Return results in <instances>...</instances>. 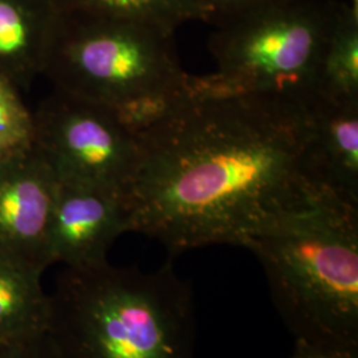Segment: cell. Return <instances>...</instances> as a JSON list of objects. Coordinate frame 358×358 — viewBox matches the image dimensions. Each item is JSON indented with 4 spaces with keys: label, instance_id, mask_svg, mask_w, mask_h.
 I'll use <instances>...</instances> for the list:
<instances>
[{
    "label": "cell",
    "instance_id": "6da1fadb",
    "mask_svg": "<svg viewBox=\"0 0 358 358\" xmlns=\"http://www.w3.org/2000/svg\"><path fill=\"white\" fill-rule=\"evenodd\" d=\"M136 136L129 231L170 251L245 247L276 217L332 192L309 165L308 100L210 92L190 76V94Z\"/></svg>",
    "mask_w": 358,
    "mask_h": 358
},
{
    "label": "cell",
    "instance_id": "7a4b0ae2",
    "mask_svg": "<svg viewBox=\"0 0 358 358\" xmlns=\"http://www.w3.org/2000/svg\"><path fill=\"white\" fill-rule=\"evenodd\" d=\"M244 248L259 259L294 340L358 353L357 203L322 192Z\"/></svg>",
    "mask_w": 358,
    "mask_h": 358
},
{
    "label": "cell",
    "instance_id": "3957f363",
    "mask_svg": "<svg viewBox=\"0 0 358 358\" xmlns=\"http://www.w3.org/2000/svg\"><path fill=\"white\" fill-rule=\"evenodd\" d=\"M47 332L63 358H194L192 287L171 263L65 268L48 294Z\"/></svg>",
    "mask_w": 358,
    "mask_h": 358
},
{
    "label": "cell",
    "instance_id": "277c9868",
    "mask_svg": "<svg viewBox=\"0 0 358 358\" xmlns=\"http://www.w3.org/2000/svg\"><path fill=\"white\" fill-rule=\"evenodd\" d=\"M340 3L288 0L217 23L210 51L213 75L195 77L206 90L309 100L317 94L321 60Z\"/></svg>",
    "mask_w": 358,
    "mask_h": 358
},
{
    "label": "cell",
    "instance_id": "5b68a950",
    "mask_svg": "<svg viewBox=\"0 0 358 358\" xmlns=\"http://www.w3.org/2000/svg\"><path fill=\"white\" fill-rule=\"evenodd\" d=\"M43 75L55 90L120 109L189 85L173 34L136 22L62 11Z\"/></svg>",
    "mask_w": 358,
    "mask_h": 358
},
{
    "label": "cell",
    "instance_id": "8992f818",
    "mask_svg": "<svg viewBox=\"0 0 358 358\" xmlns=\"http://www.w3.org/2000/svg\"><path fill=\"white\" fill-rule=\"evenodd\" d=\"M34 146L60 183L125 196L138 142L115 109L53 88L34 112Z\"/></svg>",
    "mask_w": 358,
    "mask_h": 358
},
{
    "label": "cell",
    "instance_id": "52a82bcc",
    "mask_svg": "<svg viewBox=\"0 0 358 358\" xmlns=\"http://www.w3.org/2000/svg\"><path fill=\"white\" fill-rule=\"evenodd\" d=\"M59 180L35 146L0 159V254L45 271Z\"/></svg>",
    "mask_w": 358,
    "mask_h": 358
},
{
    "label": "cell",
    "instance_id": "ba28073f",
    "mask_svg": "<svg viewBox=\"0 0 358 358\" xmlns=\"http://www.w3.org/2000/svg\"><path fill=\"white\" fill-rule=\"evenodd\" d=\"M129 231L125 196L88 186L60 183L52 211L47 252L50 264L93 268L108 263L115 239Z\"/></svg>",
    "mask_w": 358,
    "mask_h": 358
},
{
    "label": "cell",
    "instance_id": "9c48e42d",
    "mask_svg": "<svg viewBox=\"0 0 358 358\" xmlns=\"http://www.w3.org/2000/svg\"><path fill=\"white\" fill-rule=\"evenodd\" d=\"M308 159L322 186L358 205V100H308Z\"/></svg>",
    "mask_w": 358,
    "mask_h": 358
},
{
    "label": "cell",
    "instance_id": "30bf717a",
    "mask_svg": "<svg viewBox=\"0 0 358 358\" xmlns=\"http://www.w3.org/2000/svg\"><path fill=\"white\" fill-rule=\"evenodd\" d=\"M60 15L55 0H0V73L19 90L43 76Z\"/></svg>",
    "mask_w": 358,
    "mask_h": 358
},
{
    "label": "cell",
    "instance_id": "8fae6325",
    "mask_svg": "<svg viewBox=\"0 0 358 358\" xmlns=\"http://www.w3.org/2000/svg\"><path fill=\"white\" fill-rule=\"evenodd\" d=\"M43 271L0 254V343L47 331L48 294Z\"/></svg>",
    "mask_w": 358,
    "mask_h": 358
},
{
    "label": "cell",
    "instance_id": "7c38bea8",
    "mask_svg": "<svg viewBox=\"0 0 358 358\" xmlns=\"http://www.w3.org/2000/svg\"><path fill=\"white\" fill-rule=\"evenodd\" d=\"M317 94L358 100V6L340 3L327 41Z\"/></svg>",
    "mask_w": 358,
    "mask_h": 358
},
{
    "label": "cell",
    "instance_id": "4fadbf2b",
    "mask_svg": "<svg viewBox=\"0 0 358 358\" xmlns=\"http://www.w3.org/2000/svg\"><path fill=\"white\" fill-rule=\"evenodd\" d=\"M65 13L136 22L174 35L186 22L206 20L201 0H55Z\"/></svg>",
    "mask_w": 358,
    "mask_h": 358
},
{
    "label": "cell",
    "instance_id": "5bb4252c",
    "mask_svg": "<svg viewBox=\"0 0 358 358\" xmlns=\"http://www.w3.org/2000/svg\"><path fill=\"white\" fill-rule=\"evenodd\" d=\"M34 112L27 108L20 90L0 73V159L34 146Z\"/></svg>",
    "mask_w": 358,
    "mask_h": 358
},
{
    "label": "cell",
    "instance_id": "9a60e30c",
    "mask_svg": "<svg viewBox=\"0 0 358 358\" xmlns=\"http://www.w3.org/2000/svg\"><path fill=\"white\" fill-rule=\"evenodd\" d=\"M0 358H63L47 331L0 343Z\"/></svg>",
    "mask_w": 358,
    "mask_h": 358
},
{
    "label": "cell",
    "instance_id": "2e32d148",
    "mask_svg": "<svg viewBox=\"0 0 358 358\" xmlns=\"http://www.w3.org/2000/svg\"><path fill=\"white\" fill-rule=\"evenodd\" d=\"M288 0H201L206 13V22L219 23L231 16L252 11Z\"/></svg>",
    "mask_w": 358,
    "mask_h": 358
},
{
    "label": "cell",
    "instance_id": "e0dca14e",
    "mask_svg": "<svg viewBox=\"0 0 358 358\" xmlns=\"http://www.w3.org/2000/svg\"><path fill=\"white\" fill-rule=\"evenodd\" d=\"M289 358H358V353L315 345L303 340H296L294 353Z\"/></svg>",
    "mask_w": 358,
    "mask_h": 358
},
{
    "label": "cell",
    "instance_id": "ac0fdd59",
    "mask_svg": "<svg viewBox=\"0 0 358 358\" xmlns=\"http://www.w3.org/2000/svg\"><path fill=\"white\" fill-rule=\"evenodd\" d=\"M353 4H357L358 6V0H353Z\"/></svg>",
    "mask_w": 358,
    "mask_h": 358
}]
</instances>
